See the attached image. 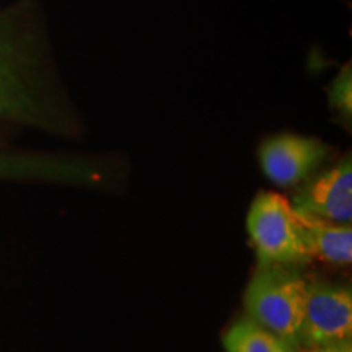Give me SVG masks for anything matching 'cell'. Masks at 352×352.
<instances>
[{"label":"cell","instance_id":"obj_1","mask_svg":"<svg viewBox=\"0 0 352 352\" xmlns=\"http://www.w3.org/2000/svg\"><path fill=\"white\" fill-rule=\"evenodd\" d=\"M30 13L0 12V118L51 127L60 120L36 78L38 39Z\"/></svg>","mask_w":352,"mask_h":352},{"label":"cell","instance_id":"obj_2","mask_svg":"<svg viewBox=\"0 0 352 352\" xmlns=\"http://www.w3.org/2000/svg\"><path fill=\"white\" fill-rule=\"evenodd\" d=\"M307 280L287 266H259L245 290L248 318L287 346L300 340Z\"/></svg>","mask_w":352,"mask_h":352},{"label":"cell","instance_id":"obj_3","mask_svg":"<svg viewBox=\"0 0 352 352\" xmlns=\"http://www.w3.org/2000/svg\"><path fill=\"white\" fill-rule=\"evenodd\" d=\"M246 228L259 266H294L311 259L303 246L297 214L284 196L263 191L250 206Z\"/></svg>","mask_w":352,"mask_h":352},{"label":"cell","instance_id":"obj_4","mask_svg":"<svg viewBox=\"0 0 352 352\" xmlns=\"http://www.w3.org/2000/svg\"><path fill=\"white\" fill-rule=\"evenodd\" d=\"M352 292L321 280L307 283L300 340L307 346L351 340Z\"/></svg>","mask_w":352,"mask_h":352},{"label":"cell","instance_id":"obj_5","mask_svg":"<svg viewBox=\"0 0 352 352\" xmlns=\"http://www.w3.org/2000/svg\"><path fill=\"white\" fill-rule=\"evenodd\" d=\"M329 145L296 132L270 135L259 145L258 158L264 175L277 186H296L327 160Z\"/></svg>","mask_w":352,"mask_h":352},{"label":"cell","instance_id":"obj_6","mask_svg":"<svg viewBox=\"0 0 352 352\" xmlns=\"http://www.w3.org/2000/svg\"><path fill=\"white\" fill-rule=\"evenodd\" d=\"M294 210L305 217L334 223L352 220V162L342 157L336 165L308 182L294 195Z\"/></svg>","mask_w":352,"mask_h":352},{"label":"cell","instance_id":"obj_7","mask_svg":"<svg viewBox=\"0 0 352 352\" xmlns=\"http://www.w3.org/2000/svg\"><path fill=\"white\" fill-rule=\"evenodd\" d=\"M297 214V212H296ZM303 246L310 259H321L336 266L352 263V226L334 223L297 214Z\"/></svg>","mask_w":352,"mask_h":352},{"label":"cell","instance_id":"obj_8","mask_svg":"<svg viewBox=\"0 0 352 352\" xmlns=\"http://www.w3.org/2000/svg\"><path fill=\"white\" fill-rule=\"evenodd\" d=\"M96 170L83 164L0 153V178H41V179H91Z\"/></svg>","mask_w":352,"mask_h":352},{"label":"cell","instance_id":"obj_9","mask_svg":"<svg viewBox=\"0 0 352 352\" xmlns=\"http://www.w3.org/2000/svg\"><path fill=\"white\" fill-rule=\"evenodd\" d=\"M227 352H290V346L252 318L239 320L223 334Z\"/></svg>","mask_w":352,"mask_h":352},{"label":"cell","instance_id":"obj_10","mask_svg":"<svg viewBox=\"0 0 352 352\" xmlns=\"http://www.w3.org/2000/svg\"><path fill=\"white\" fill-rule=\"evenodd\" d=\"M328 103L342 121L352 120V69L351 63L341 67L338 76L333 78L328 87Z\"/></svg>","mask_w":352,"mask_h":352},{"label":"cell","instance_id":"obj_11","mask_svg":"<svg viewBox=\"0 0 352 352\" xmlns=\"http://www.w3.org/2000/svg\"><path fill=\"white\" fill-rule=\"evenodd\" d=\"M303 352H352V342L351 340L334 341V342H328V344L310 346Z\"/></svg>","mask_w":352,"mask_h":352}]
</instances>
